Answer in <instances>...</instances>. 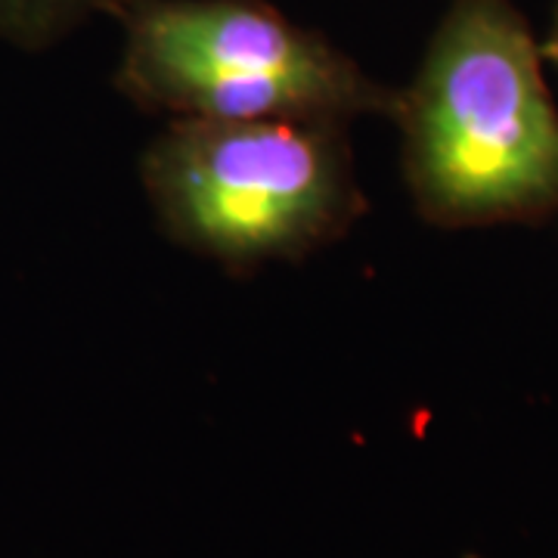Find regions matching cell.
I'll return each instance as SVG.
<instances>
[{
  "mask_svg": "<svg viewBox=\"0 0 558 558\" xmlns=\"http://www.w3.org/2000/svg\"><path fill=\"white\" fill-rule=\"evenodd\" d=\"M400 174L435 230L558 218V102L515 0H450L398 87Z\"/></svg>",
  "mask_w": 558,
  "mask_h": 558,
  "instance_id": "obj_1",
  "label": "cell"
},
{
  "mask_svg": "<svg viewBox=\"0 0 558 558\" xmlns=\"http://www.w3.org/2000/svg\"><path fill=\"white\" fill-rule=\"evenodd\" d=\"M137 174L161 236L230 277L311 258L369 211L339 121L168 119Z\"/></svg>",
  "mask_w": 558,
  "mask_h": 558,
  "instance_id": "obj_2",
  "label": "cell"
},
{
  "mask_svg": "<svg viewBox=\"0 0 558 558\" xmlns=\"http://www.w3.org/2000/svg\"><path fill=\"white\" fill-rule=\"evenodd\" d=\"M112 87L168 119H395L398 87L270 0H128Z\"/></svg>",
  "mask_w": 558,
  "mask_h": 558,
  "instance_id": "obj_3",
  "label": "cell"
},
{
  "mask_svg": "<svg viewBox=\"0 0 558 558\" xmlns=\"http://www.w3.org/2000/svg\"><path fill=\"white\" fill-rule=\"evenodd\" d=\"M128 0H0V44L20 53L60 47L94 20H116Z\"/></svg>",
  "mask_w": 558,
  "mask_h": 558,
  "instance_id": "obj_4",
  "label": "cell"
},
{
  "mask_svg": "<svg viewBox=\"0 0 558 558\" xmlns=\"http://www.w3.org/2000/svg\"><path fill=\"white\" fill-rule=\"evenodd\" d=\"M543 57H546V65H553L558 72V0L556 10H553V20H549V28H546V38H543Z\"/></svg>",
  "mask_w": 558,
  "mask_h": 558,
  "instance_id": "obj_5",
  "label": "cell"
}]
</instances>
